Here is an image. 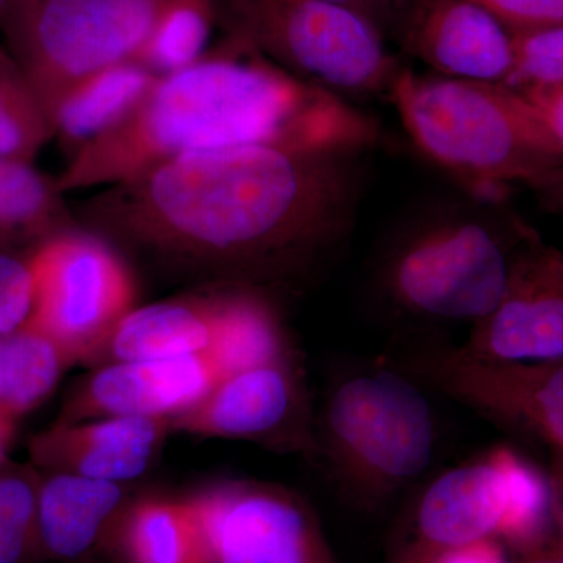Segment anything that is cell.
I'll return each mask as SVG.
<instances>
[{"mask_svg":"<svg viewBox=\"0 0 563 563\" xmlns=\"http://www.w3.org/2000/svg\"><path fill=\"white\" fill-rule=\"evenodd\" d=\"M369 151L188 152L110 185L79 218L158 261L268 288L309 279L351 239Z\"/></svg>","mask_w":563,"mask_h":563,"instance_id":"1","label":"cell"},{"mask_svg":"<svg viewBox=\"0 0 563 563\" xmlns=\"http://www.w3.org/2000/svg\"><path fill=\"white\" fill-rule=\"evenodd\" d=\"M380 139V125L354 103L225 35L195 65L158 79L128 121L81 147L55 179L66 195L120 184L188 152L235 146L372 152Z\"/></svg>","mask_w":563,"mask_h":563,"instance_id":"2","label":"cell"},{"mask_svg":"<svg viewBox=\"0 0 563 563\" xmlns=\"http://www.w3.org/2000/svg\"><path fill=\"white\" fill-rule=\"evenodd\" d=\"M388 101L415 150L463 195L501 203L517 185L537 191L563 180V152L531 103L506 85L404 66Z\"/></svg>","mask_w":563,"mask_h":563,"instance_id":"3","label":"cell"},{"mask_svg":"<svg viewBox=\"0 0 563 563\" xmlns=\"http://www.w3.org/2000/svg\"><path fill=\"white\" fill-rule=\"evenodd\" d=\"M463 195L404 217L374 262L373 287L388 312L422 324L473 325L495 309L528 225Z\"/></svg>","mask_w":563,"mask_h":563,"instance_id":"4","label":"cell"},{"mask_svg":"<svg viewBox=\"0 0 563 563\" xmlns=\"http://www.w3.org/2000/svg\"><path fill=\"white\" fill-rule=\"evenodd\" d=\"M435 421L429 399L393 366L357 369L333 384L314 426V454L362 510H377L431 465Z\"/></svg>","mask_w":563,"mask_h":563,"instance_id":"5","label":"cell"},{"mask_svg":"<svg viewBox=\"0 0 563 563\" xmlns=\"http://www.w3.org/2000/svg\"><path fill=\"white\" fill-rule=\"evenodd\" d=\"M220 25L344 101L388 99L404 68L379 29L329 0H220Z\"/></svg>","mask_w":563,"mask_h":563,"instance_id":"6","label":"cell"},{"mask_svg":"<svg viewBox=\"0 0 563 563\" xmlns=\"http://www.w3.org/2000/svg\"><path fill=\"white\" fill-rule=\"evenodd\" d=\"M168 0H9L5 49L25 74L52 125L70 90L136 60Z\"/></svg>","mask_w":563,"mask_h":563,"instance_id":"7","label":"cell"},{"mask_svg":"<svg viewBox=\"0 0 563 563\" xmlns=\"http://www.w3.org/2000/svg\"><path fill=\"white\" fill-rule=\"evenodd\" d=\"M295 354L279 310L274 309L239 339L207 352L110 362L73 391L57 421L103 417H174L209 395L225 377L257 363Z\"/></svg>","mask_w":563,"mask_h":563,"instance_id":"8","label":"cell"},{"mask_svg":"<svg viewBox=\"0 0 563 563\" xmlns=\"http://www.w3.org/2000/svg\"><path fill=\"white\" fill-rule=\"evenodd\" d=\"M35 325L77 358H99L114 329L136 307V282L109 240L77 225L54 233L27 255Z\"/></svg>","mask_w":563,"mask_h":563,"instance_id":"9","label":"cell"},{"mask_svg":"<svg viewBox=\"0 0 563 563\" xmlns=\"http://www.w3.org/2000/svg\"><path fill=\"white\" fill-rule=\"evenodd\" d=\"M417 383L563 453V358L501 362L426 340L391 363Z\"/></svg>","mask_w":563,"mask_h":563,"instance_id":"10","label":"cell"},{"mask_svg":"<svg viewBox=\"0 0 563 563\" xmlns=\"http://www.w3.org/2000/svg\"><path fill=\"white\" fill-rule=\"evenodd\" d=\"M191 498L213 563H340L313 507L284 485L229 479Z\"/></svg>","mask_w":563,"mask_h":563,"instance_id":"11","label":"cell"},{"mask_svg":"<svg viewBox=\"0 0 563 563\" xmlns=\"http://www.w3.org/2000/svg\"><path fill=\"white\" fill-rule=\"evenodd\" d=\"M172 432L313 453L314 426L295 354L239 369L172 421Z\"/></svg>","mask_w":563,"mask_h":563,"instance_id":"12","label":"cell"},{"mask_svg":"<svg viewBox=\"0 0 563 563\" xmlns=\"http://www.w3.org/2000/svg\"><path fill=\"white\" fill-rule=\"evenodd\" d=\"M501 362L563 358V252L528 229L515 247L499 302L462 344Z\"/></svg>","mask_w":563,"mask_h":563,"instance_id":"13","label":"cell"},{"mask_svg":"<svg viewBox=\"0 0 563 563\" xmlns=\"http://www.w3.org/2000/svg\"><path fill=\"white\" fill-rule=\"evenodd\" d=\"M274 309L268 292L228 284L206 295L136 306L114 329L102 357L151 361L217 350Z\"/></svg>","mask_w":563,"mask_h":563,"instance_id":"14","label":"cell"},{"mask_svg":"<svg viewBox=\"0 0 563 563\" xmlns=\"http://www.w3.org/2000/svg\"><path fill=\"white\" fill-rule=\"evenodd\" d=\"M504 477L493 451L440 473L407 507L385 563H433L446 551L484 537L498 539Z\"/></svg>","mask_w":563,"mask_h":563,"instance_id":"15","label":"cell"},{"mask_svg":"<svg viewBox=\"0 0 563 563\" xmlns=\"http://www.w3.org/2000/svg\"><path fill=\"white\" fill-rule=\"evenodd\" d=\"M398 41L448 79L504 85L512 73L514 33L472 0H415Z\"/></svg>","mask_w":563,"mask_h":563,"instance_id":"16","label":"cell"},{"mask_svg":"<svg viewBox=\"0 0 563 563\" xmlns=\"http://www.w3.org/2000/svg\"><path fill=\"white\" fill-rule=\"evenodd\" d=\"M172 433L166 418L103 417L55 421L31 442V457L44 473H68L125 484L143 476Z\"/></svg>","mask_w":563,"mask_h":563,"instance_id":"17","label":"cell"},{"mask_svg":"<svg viewBox=\"0 0 563 563\" xmlns=\"http://www.w3.org/2000/svg\"><path fill=\"white\" fill-rule=\"evenodd\" d=\"M40 477V553L58 562H79L110 542L125 507L122 484L68 473Z\"/></svg>","mask_w":563,"mask_h":563,"instance_id":"18","label":"cell"},{"mask_svg":"<svg viewBox=\"0 0 563 563\" xmlns=\"http://www.w3.org/2000/svg\"><path fill=\"white\" fill-rule=\"evenodd\" d=\"M110 542L122 563H213L191 496H147L125 504Z\"/></svg>","mask_w":563,"mask_h":563,"instance_id":"19","label":"cell"},{"mask_svg":"<svg viewBox=\"0 0 563 563\" xmlns=\"http://www.w3.org/2000/svg\"><path fill=\"white\" fill-rule=\"evenodd\" d=\"M157 81L150 69L131 60L110 66L70 90L52 117L54 140L68 161L128 121Z\"/></svg>","mask_w":563,"mask_h":563,"instance_id":"20","label":"cell"},{"mask_svg":"<svg viewBox=\"0 0 563 563\" xmlns=\"http://www.w3.org/2000/svg\"><path fill=\"white\" fill-rule=\"evenodd\" d=\"M77 358L32 324L0 339V413L20 421L41 406Z\"/></svg>","mask_w":563,"mask_h":563,"instance_id":"21","label":"cell"},{"mask_svg":"<svg viewBox=\"0 0 563 563\" xmlns=\"http://www.w3.org/2000/svg\"><path fill=\"white\" fill-rule=\"evenodd\" d=\"M57 179L44 176L32 162L0 157V244L24 246L74 228Z\"/></svg>","mask_w":563,"mask_h":563,"instance_id":"22","label":"cell"},{"mask_svg":"<svg viewBox=\"0 0 563 563\" xmlns=\"http://www.w3.org/2000/svg\"><path fill=\"white\" fill-rule=\"evenodd\" d=\"M493 451L504 477V514L498 539L512 554L553 540V487L533 463L509 446Z\"/></svg>","mask_w":563,"mask_h":563,"instance_id":"23","label":"cell"},{"mask_svg":"<svg viewBox=\"0 0 563 563\" xmlns=\"http://www.w3.org/2000/svg\"><path fill=\"white\" fill-rule=\"evenodd\" d=\"M220 0H168L136 62L158 79L187 69L210 51Z\"/></svg>","mask_w":563,"mask_h":563,"instance_id":"24","label":"cell"},{"mask_svg":"<svg viewBox=\"0 0 563 563\" xmlns=\"http://www.w3.org/2000/svg\"><path fill=\"white\" fill-rule=\"evenodd\" d=\"M51 140L54 132L38 96L0 44V157L33 163Z\"/></svg>","mask_w":563,"mask_h":563,"instance_id":"25","label":"cell"},{"mask_svg":"<svg viewBox=\"0 0 563 563\" xmlns=\"http://www.w3.org/2000/svg\"><path fill=\"white\" fill-rule=\"evenodd\" d=\"M40 477L29 468H0V563H25L40 553Z\"/></svg>","mask_w":563,"mask_h":563,"instance_id":"26","label":"cell"},{"mask_svg":"<svg viewBox=\"0 0 563 563\" xmlns=\"http://www.w3.org/2000/svg\"><path fill=\"white\" fill-rule=\"evenodd\" d=\"M514 51L506 87L517 91L563 87V25L514 33Z\"/></svg>","mask_w":563,"mask_h":563,"instance_id":"27","label":"cell"},{"mask_svg":"<svg viewBox=\"0 0 563 563\" xmlns=\"http://www.w3.org/2000/svg\"><path fill=\"white\" fill-rule=\"evenodd\" d=\"M35 303V282L27 258L0 254V339L27 324Z\"/></svg>","mask_w":563,"mask_h":563,"instance_id":"28","label":"cell"},{"mask_svg":"<svg viewBox=\"0 0 563 563\" xmlns=\"http://www.w3.org/2000/svg\"><path fill=\"white\" fill-rule=\"evenodd\" d=\"M495 14L512 33L563 25V0H472Z\"/></svg>","mask_w":563,"mask_h":563,"instance_id":"29","label":"cell"},{"mask_svg":"<svg viewBox=\"0 0 563 563\" xmlns=\"http://www.w3.org/2000/svg\"><path fill=\"white\" fill-rule=\"evenodd\" d=\"M518 92H521L526 101L531 103L544 129L550 132L551 139L563 152V87Z\"/></svg>","mask_w":563,"mask_h":563,"instance_id":"30","label":"cell"},{"mask_svg":"<svg viewBox=\"0 0 563 563\" xmlns=\"http://www.w3.org/2000/svg\"><path fill=\"white\" fill-rule=\"evenodd\" d=\"M509 553L501 540L484 537L446 551L433 563H512Z\"/></svg>","mask_w":563,"mask_h":563,"instance_id":"31","label":"cell"},{"mask_svg":"<svg viewBox=\"0 0 563 563\" xmlns=\"http://www.w3.org/2000/svg\"><path fill=\"white\" fill-rule=\"evenodd\" d=\"M329 2L339 3V5L346 7V9L361 14L365 20L372 22L374 27L379 29L385 38L398 40L395 22L377 0H329Z\"/></svg>","mask_w":563,"mask_h":563,"instance_id":"32","label":"cell"},{"mask_svg":"<svg viewBox=\"0 0 563 563\" xmlns=\"http://www.w3.org/2000/svg\"><path fill=\"white\" fill-rule=\"evenodd\" d=\"M553 523L555 531V542L563 550V454L558 453L555 457V473L553 481Z\"/></svg>","mask_w":563,"mask_h":563,"instance_id":"33","label":"cell"},{"mask_svg":"<svg viewBox=\"0 0 563 563\" xmlns=\"http://www.w3.org/2000/svg\"><path fill=\"white\" fill-rule=\"evenodd\" d=\"M512 563H563V550L554 540L525 551V553L515 554Z\"/></svg>","mask_w":563,"mask_h":563,"instance_id":"34","label":"cell"},{"mask_svg":"<svg viewBox=\"0 0 563 563\" xmlns=\"http://www.w3.org/2000/svg\"><path fill=\"white\" fill-rule=\"evenodd\" d=\"M533 195L539 199L540 206L544 210L563 220V180L547 185V187L533 191Z\"/></svg>","mask_w":563,"mask_h":563,"instance_id":"35","label":"cell"},{"mask_svg":"<svg viewBox=\"0 0 563 563\" xmlns=\"http://www.w3.org/2000/svg\"><path fill=\"white\" fill-rule=\"evenodd\" d=\"M18 421L0 413V468L5 466L7 457L11 444H13L14 435H16Z\"/></svg>","mask_w":563,"mask_h":563,"instance_id":"36","label":"cell"},{"mask_svg":"<svg viewBox=\"0 0 563 563\" xmlns=\"http://www.w3.org/2000/svg\"><path fill=\"white\" fill-rule=\"evenodd\" d=\"M383 5V9L387 11L388 16L395 22L396 31L399 33L402 31L404 21H406L407 14L412 9L415 0H377Z\"/></svg>","mask_w":563,"mask_h":563,"instance_id":"37","label":"cell"},{"mask_svg":"<svg viewBox=\"0 0 563 563\" xmlns=\"http://www.w3.org/2000/svg\"><path fill=\"white\" fill-rule=\"evenodd\" d=\"M7 7H9V0H0V35H2L3 18H5Z\"/></svg>","mask_w":563,"mask_h":563,"instance_id":"38","label":"cell"},{"mask_svg":"<svg viewBox=\"0 0 563 563\" xmlns=\"http://www.w3.org/2000/svg\"><path fill=\"white\" fill-rule=\"evenodd\" d=\"M561 454H563V453H561Z\"/></svg>","mask_w":563,"mask_h":563,"instance_id":"39","label":"cell"}]
</instances>
